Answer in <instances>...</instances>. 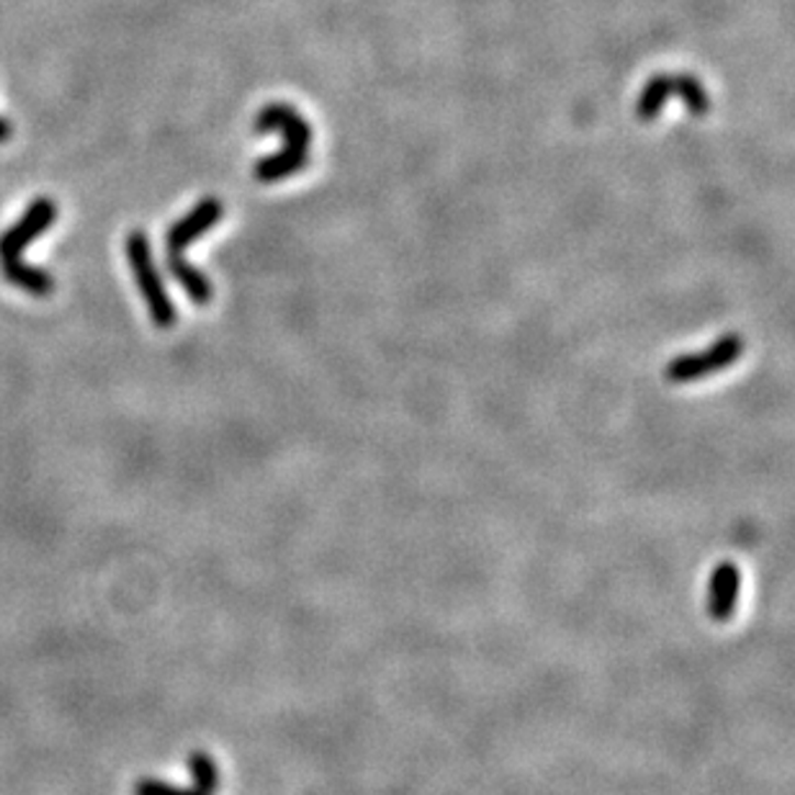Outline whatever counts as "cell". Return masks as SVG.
<instances>
[{"mask_svg":"<svg viewBox=\"0 0 795 795\" xmlns=\"http://www.w3.org/2000/svg\"><path fill=\"white\" fill-rule=\"evenodd\" d=\"M57 214L59 209L55 201L40 197L26 206V212L21 214L16 224H11L0 235V273H3V279L11 287L26 291L32 296H49L55 291V279L47 271H42V268L24 262V250L55 224Z\"/></svg>","mask_w":795,"mask_h":795,"instance_id":"1","label":"cell"},{"mask_svg":"<svg viewBox=\"0 0 795 795\" xmlns=\"http://www.w3.org/2000/svg\"><path fill=\"white\" fill-rule=\"evenodd\" d=\"M222 216H224L222 201L206 197L201 199L189 214L181 216L178 222H172L168 235H165V266H168V273L178 281V287L189 294V299L197 306H206L212 302L214 289L212 281L206 279V273L199 271L197 266H191V262L186 260V247L197 243L199 237H204L212 227H216Z\"/></svg>","mask_w":795,"mask_h":795,"instance_id":"2","label":"cell"},{"mask_svg":"<svg viewBox=\"0 0 795 795\" xmlns=\"http://www.w3.org/2000/svg\"><path fill=\"white\" fill-rule=\"evenodd\" d=\"M126 260H130L132 276L137 281L142 299H145L153 325L170 329L178 322V312L170 302L163 276L155 266L153 250H149V239L142 229H132L130 237H126Z\"/></svg>","mask_w":795,"mask_h":795,"instance_id":"3","label":"cell"},{"mask_svg":"<svg viewBox=\"0 0 795 795\" xmlns=\"http://www.w3.org/2000/svg\"><path fill=\"white\" fill-rule=\"evenodd\" d=\"M744 352V340L737 333H729L710 345L708 350L703 352H687V356H678L667 363L664 377L672 381V384H687V381L710 377V373H718L729 369L741 358Z\"/></svg>","mask_w":795,"mask_h":795,"instance_id":"4","label":"cell"},{"mask_svg":"<svg viewBox=\"0 0 795 795\" xmlns=\"http://www.w3.org/2000/svg\"><path fill=\"white\" fill-rule=\"evenodd\" d=\"M253 130L258 134L281 132L283 145L287 147L310 149L312 142V126L306 124V119L299 114L294 107H289V103H268V107H262L258 116H255Z\"/></svg>","mask_w":795,"mask_h":795,"instance_id":"5","label":"cell"},{"mask_svg":"<svg viewBox=\"0 0 795 795\" xmlns=\"http://www.w3.org/2000/svg\"><path fill=\"white\" fill-rule=\"evenodd\" d=\"M739 587H741L739 567L734 564V561H724V564H718L708 582V615L710 618L718 620V624H726V620L731 618L734 611H737V603H739Z\"/></svg>","mask_w":795,"mask_h":795,"instance_id":"6","label":"cell"},{"mask_svg":"<svg viewBox=\"0 0 795 795\" xmlns=\"http://www.w3.org/2000/svg\"><path fill=\"white\" fill-rule=\"evenodd\" d=\"M306 165H310V149L283 145L279 153L262 157V160L255 163L253 176H255V181H260V183H279V181H283V178L304 170Z\"/></svg>","mask_w":795,"mask_h":795,"instance_id":"7","label":"cell"},{"mask_svg":"<svg viewBox=\"0 0 795 795\" xmlns=\"http://www.w3.org/2000/svg\"><path fill=\"white\" fill-rule=\"evenodd\" d=\"M670 99H672V75L667 72L651 75L639 96V103H636V116H639L641 122H654Z\"/></svg>","mask_w":795,"mask_h":795,"instance_id":"8","label":"cell"},{"mask_svg":"<svg viewBox=\"0 0 795 795\" xmlns=\"http://www.w3.org/2000/svg\"><path fill=\"white\" fill-rule=\"evenodd\" d=\"M672 93L678 96V99H682V103H685V109H687L693 116H705V114H708V111H710L708 93H705L703 82L697 80L695 75H690V72L672 75Z\"/></svg>","mask_w":795,"mask_h":795,"instance_id":"9","label":"cell"},{"mask_svg":"<svg viewBox=\"0 0 795 795\" xmlns=\"http://www.w3.org/2000/svg\"><path fill=\"white\" fill-rule=\"evenodd\" d=\"M189 770L193 777V791H199L201 795H214L216 791H220V785H222L220 768H216V762L206 752H191Z\"/></svg>","mask_w":795,"mask_h":795,"instance_id":"10","label":"cell"},{"mask_svg":"<svg viewBox=\"0 0 795 795\" xmlns=\"http://www.w3.org/2000/svg\"><path fill=\"white\" fill-rule=\"evenodd\" d=\"M134 795H201V793L193 791V787L189 791V787L163 783V780L155 777H142L137 780V785H134Z\"/></svg>","mask_w":795,"mask_h":795,"instance_id":"11","label":"cell"},{"mask_svg":"<svg viewBox=\"0 0 795 795\" xmlns=\"http://www.w3.org/2000/svg\"><path fill=\"white\" fill-rule=\"evenodd\" d=\"M13 137V124L5 116H0V145H5Z\"/></svg>","mask_w":795,"mask_h":795,"instance_id":"12","label":"cell"}]
</instances>
